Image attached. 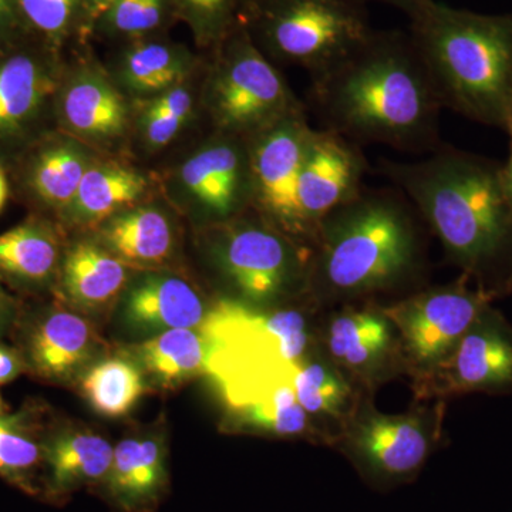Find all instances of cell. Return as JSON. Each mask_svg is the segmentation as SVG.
Returning <instances> with one entry per match:
<instances>
[{
    "label": "cell",
    "instance_id": "1",
    "mask_svg": "<svg viewBox=\"0 0 512 512\" xmlns=\"http://www.w3.org/2000/svg\"><path fill=\"white\" fill-rule=\"evenodd\" d=\"M309 100L320 128L359 146L407 153L441 146L443 107L409 32L373 30L346 59L312 77Z\"/></svg>",
    "mask_w": 512,
    "mask_h": 512
},
{
    "label": "cell",
    "instance_id": "2",
    "mask_svg": "<svg viewBox=\"0 0 512 512\" xmlns=\"http://www.w3.org/2000/svg\"><path fill=\"white\" fill-rule=\"evenodd\" d=\"M463 275L491 298L512 292V201L503 164L441 144L412 163L382 160Z\"/></svg>",
    "mask_w": 512,
    "mask_h": 512
},
{
    "label": "cell",
    "instance_id": "3",
    "mask_svg": "<svg viewBox=\"0 0 512 512\" xmlns=\"http://www.w3.org/2000/svg\"><path fill=\"white\" fill-rule=\"evenodd\" d=\"M410 36L446 107L507 131L512 121V13L483 15L427 0Z\"/></svg>",
    "mask_w": 512,
    "mask_h": 512
},
{
    "label": "cell",
    "instance_id": "4",
    "mask_svg": "<svg viewBox=\"0 0 512 512\" xmlns=\"http://www.w3.org/2000/svg\"><path fill=\"white\" fill-rule=\"evenodd\" d=\"M416 210L397 188H365L330 214L312 244L311 295L346 299L403 284L421 264Z\"/></svg>",
    "mask_w": 512,
    "mask_h": 512
},
{
    "label": "cell",
    "instance_id": "5",
    "mask_svg": "<svg viewBox=\"0 0 512 512\" xmlns=\"http://www.w3.org/2000/svg\"><path fill=\"white\" fill-rule=\"evenodd\" d=\"M208 340L207 375L229 409L291 384L295 366L309 355L308 316L298 309L259 308L221 299L201 328Z\"/></svg>",
    "mask_w": 512,
    "mask_h": 512
},
{
    "label": "cell",
    "instance_id": "6",
    "mask_svg": "<svg viewBox=\"0 0 512 512\" xmlns=\"http://www.w3.org/2000/svg\"><path fill=\"white\" fill-rule=\"evenodd\" d=\"M256 46L311 77L328 72L373 32L360 0H248Z\"/></svg>",
    "mask_w": 512,
    "mask_h": 512
},
{
    "label": "cell",
    "instance_id": "7",
    "mask_svg": "<svg viewBox=\"0 0 512 512\" xmlns=\"http://www.w3.org/2000/svg\"><path fill=\"white\" fill-rule=\"evenodd\" d=\"M215 262L238 301L266 308L311 295L312 248L265 220H231L214 245Z\"/></svg>",
    "mask_w": 512,
    "mask_h": 512
},
{
    "label": "cell",
    "instance_id": "8",
    "mask_svg": "<svg viewBox=\"0 0 512 512\" xmlns=\"http://www.w3.org/2000/svg\"><path fill=\"white\" fill-rule=\"evenodd\" d=\"M443 403L404 414H384L360 400L336 443L366 483L392 490L419 476L440 441Z\"/></svg>",
    "mask_w": 512,
    "mask_h": 512
},
{
    "label": "cell",
    "instance_id": "9",
    "mask_svg": "<svg viewBox=\"0 0 512 512\" xmlns=\"http://www.w3.org/2000/svg\"><path fill=\"white\" fill-rule=\"evenodd\" d=\"M212 116L224 134L252 138L305 107L244 25L225 35L211 86Z\"/></svg>",
    "mask_w": 512,
    "mask_h": 512
},
{
    "label": "cell",
    "instance_id": "10",
    "mask_svg": "<svg viewBox=\"0 0 512 512\" xmlns=\"http://www.w3.org/2000/svg\"><path fill=\"white\" fill-rule=\"evenodd\" d=\"M470 284V278L461 274L453 284L414 293L382 308L399 333L407 373L414 382L430 375L493 305L494 298Z\"/></svg>",
    "mask_w": 512,
    "mask_h": 512
},
{
    "label": "cell",
    "instance_id": "11",
    "mask_svg": "<svg viewBox=\"0 0 512 512\" xmlns=\"http://www.w3.org/2000/svg\"><path fill=\"white\" fill-rule=\"evenodd\" d=\"M421 399L512 393V326L493 305L430 375L413 384Z\"/></svg>",
    "mask_w": 512,
    "mask_h": 512
},
{
    "label": "cell",
    "instance_id": "12",
    "mask_svg": "<svg viewBox=\"0 0 512 512\" xmlns=\"http://www.w3.org/2000/svg\"><path fill=\"white\" fill-rule=\"evenodd\" d=\"M369 163L359 144L313 128L296 185L299 234L312 248L320 225L365 190Z\"/></svg>",
    "mask_w": 512,
    "mask_h": 512
},
{
    "label": "cell",
    "instance_id": "13",
    "mask_svg": "<svg viewBox=\"0 0 512 512\" xmlns=\"http://www.w3.org/2000/svg\"><path fill=\"white\" fill-rule=\"evenodd\" d=\"M312 130L302 110L248 140L252 204L266 221L301 242L296 185Z\"/></svg>",
    "mask_w": 512,
    "mask_h": 512
},
{
    "label": "cell",
    "instance_id": "14",
    "mask_svg": "<svg viewBox=\"0 0 512 512\" xmlns=\"http://www.w3.org/2000/svg\"><path fill=\"white\" fill-rule=\"evenodd\" d=\"M326 356L353 383L376 389L407 373L399 333L382 308H348L332 316L323 332Z\"/></svg>",
    "mask_w": 512,
    "mask_h": 512
},
{
    "label": "cell",
    "instance_id": "15",
    "mask_svg": "<svg viewBox=\"0 0 512 512\" xmlns=\"http://www.w3.org/2000/svg\"><path fill=\"white\" fill-rule=\"evenodd\" d=\"M181 183L202 210L228 222L252 204L248 140L222 134L181 168Z\"/></svg>",
    "mask_w": 512,
    "mask_h": 512
},
{
    "label": "cell",
    "instance_id": "16",
    "mask_svg": "<svg viewBox=\"0 0 512 512\" xmlns=\"http://www.w3.org/2000/svg\"><path fill=\"white\" fill-rule=\"evenodd\" d=\"M101 485L114 512H153L168 488L164 444L157 439L120 441Z\"/></svg>",
    "mask_w": 512,
    "mask_h": 512
},
{
    "label": "cell",
    "instance_id": "17",
    "mask_svg": "<svg viewBox=\"0 0 512 512\" xmlns=\"http://www.w3.org/2000/svg\"><path fill=\"white\" fill-rule=\"evenodd\" d=\"M201 296L184 279L151 275L131 286L123 315L138 333H158L181 328H201L207 316Z\"/></svg>",
    "mask_w": 512,
    "mask_h": 512
},
{
    "label": "cell",
    "instance_id": "18",
    "mask_svg": "<svg viewBox=\"0 0 512 512\" xmlns=\"http://www.w3.org/2000/svg\"><path fill=\"white\" fill-rule=\"evenodd\" d=\"M90 323L73 312L55 311L37 320L26 340V365L43 379H70L96 350Z\"/></svg>",
    "mask_w": 512,
    "mask_h": 512
},
{
    "label": "cell",
    "instance_id": "19",
    "mask_svg": "<svg viewBox=\"0 0 512 512\" xmlns=\"http://www.w3.org/2000/svg\"><path fill=\"white\" fill-rule=\"evenodd\" d=\"M114 448L103 437L67 433L43 447L47 493L64 498L83 487L103 484L113 463Z\"/></svg>",
    "mask_w": 512,
    "mask_h": 512
},
{
    "label": "cell",
    "instance_id": "20",
    "mask_svg": "<svg viewBox=\"0 0 512 512\" xmlns=\"http://www.w3.org/2000/svg\"><path fill=\"white\" fill-rule=\"evenodd\" d=\"M291 384L296 400L316 421L332 420L342 427L360 402L352 380L326 355L309 353L293 369Z\"/></svg>",
    "mask_w": 512,
    "mask_h": 512
},
{
    "label": "cell",
    "instance_id": "21",
    "mask_svg": "<svg viewBox=\"0 0 512 512\" xmlns=\"http://www.w3.org/2000/svg\"><path fill=\"white\" fill-rule=\"evenodd\" d=\"M126 281L123 261L89 242L77 244L64 261V291L74 303L86 308H101L113 301Z\"/></svg>",
    "mask_w": 512,
    "mask_h": 512
},
{
    "label": "cell",
    "instance_id": "22",
    "mask_svg": "<svg viewBox=\"0 0 512 512\" xmlns=\"http://www.w3.org/2000/svg\"><path fill=\"white\" fill-rule=\"evenodd\" d=\"M111 254L131 264L163 262L173 249V227L156 208H137L111 218L101 232Z\"/></svg>",
    "mask_w": 512,
    "mask_h": 512
},
{
    "label": "cell",
    "instance_id": "23",
    "mask_svg": "<svg viewBox=\"0 0 512 512\" xmlns=\"http://www.w3.org/2000/svg\"><path fill=\"white\" fill-rule=\"evenodd\" d=\"M229 410L234 414V423L245 430L279 437H303L330 446L335 444L328 431L316 426V420L303 410L289 383Z\"/></svg>",
    "mask_w": 512,
    "mask_h": 512
},
{
    "label": "cell",
    "instance_id": "24",
    "mask_svg": "<svg viewBox=\"0 0 512 512\" xmlns=\"http://www.w3.org/2000/svg\"><path fill=\"white\" fill-rule=\"evenodd\" d=\"M208 340L200 328L158 333L138 346L141 365L164 386L207 375Z\"/></svg>",
    "mask_w": 512,
    "mask_h": 512
},
{
    "label": "cell",
    "instance_id": "25",
    "mask_svg": "<svg viewBox=\"0 0 512 512\" xmlns=\"http://www.w3.org/2000/svg\"><path fill=\"white\" fill-rule=\"evenodd\" d=\"M63 116L77 133L110 138L126 127L127 110L109 83L89 76L76 80L64 94Z\"/></svg>",
    "mask_w": 512,
    "mask_h": 512
},
{
    "label": "cell",
    "instance_id": "26",
    "mask_svg": "<svg viewBox=\"0 0 512 512\" xmlns=\"http://www.w3.org/2000/svg\"><path fill=\"white\" fill-rule=\"evenodd\" d=\"M59 262V245L52 231L25 224L0 235V274L20 284L46 282Z\"/></svg>",
    "mask_w": 512,
    "mask_h": 512
},
{
    "label": "cell",
    "instance_id": "27",
    "mask_svg": "<svg viewBox=\"0 0 512 512\" xmlns=\"http://www.w3.org/2000/svg\"><path fill=\"white\" fill-rule=\"evenodd\" d=\"M52 89V80L32 57L19 55L0 64V134L19 130Z\"/></svg>",
    "mask_w": 512,
    "mask_h": 512
},
{
    "label": "cell",
    "instance_id": "28",
    "mask_svg": "<svg viewBox=\"0 0 512 512\" xmlns=\"http://www.w3.org/2000/svg\"><path fill=\"white\" fill-rule=\"evenodd\" d=\"M146 180L117 164L89 168L70 207L76 220L101 221L143 195Z\"/></svg>",
    "mask_w": 512,
    "mask_h": 512
},
{
    "label": "cell",
    "instance_id": "29",
    "mask_svg": "<svg viewBox=\"0 0 512 512\" xmlns=\"http://www.w3.org/2000/svg\"><path fill=\"white\" fill-rule=\"evenodd\" d=\"M82 390L97 413L107 417L123 416L143 396V373L130 360L111 357L86 373Z\"/></svg>",
    "mask_w": 512,
    "mask_h": 512
},
{
    "label": "cell",
    "instance_id": "30",
    "mask_svg": "<svg viewBox=\"0 0 512 512\" xmlns=\"http://www.w3.org/2000/svg\"><path fill=\"white\" fill-rule=\"evenodd\" d=\"M188 56L180 47L148 42L131 47L123 60L124 83L133 92H167L178 86L188 72Z\"/></svg>",
    "mask_w": 512,
    "mask_h": 512
},
{
    "label": "cell",
    "instance_id": "31",
    "mask_svg": "<svg viewBox=\"0 0 512 512\" xmlns=\"http://www.w3.org/2000/svg\"><path fill=\"white\" fill-rule=\"evenodd\" d=\"M87 170L86 157L77 148L52 147L37 160L33 187L47 204L70 207Z\"/></svg>",
    "mask_w": 512,
    "mask_h": 512
},
{
    "label": "cell",
    "instance_id": "32",
    "mask_svg": "<svg viewBox=\"0 0 512 512\" xmlns=\"http://www.w3.org/2000/svg\"><path fill=\"white\" fill-rule=\"evenodd\" d=\"M43 458L32 434L18 417L0 416V476L26 491H35L33 471Z\"/></svg>",
    "mask_w": 512,
    "mask_h": 512
},
{
    "label": "cell",
    "instance_id": "33",
    "mask_svg": "<svg viewBox=\"0 0 512 512\" xmlns=\"http://www.w3.org/2000/svg\"><path fill=\"white\" fill-rule=\"evenodd\" d=\"M165 0H114L106 13L111 29L126 36L144 35L163 22Z\"/></svg>",
    "mask_w": 512,
    "mask_h": 512
},
{
    "label": "cell",
    "instance_id": "34",
    "mask_svg": "<svg viewBox=\"0 0 512 512\" xmlns=\"http://www.w3.org/2000/svg\"><path fill=\"white\" fill-rule=\"evenodd\" d=\"M26 19L40 32L59 36L72 19L76 0H19Z\"/></svg>",
    "mask_w": 512,
    "mask_h": 512
},
{
    "label": "cell",
    "instance_id": "35",
    "mask_svg": "<svg viewBox=\"0 0 512 512\" xmlns=\"http://www.w3.org/2000/svg\"><path fill=\"white\" fill-rule=\"evenodd\" d=\"M183 3L204 32L227 35L238 0H183Z\"/></svg>",
    "mask_w": 512,
    "mask_h": 512
},
{
    "label": "cell",
    "instance_id": "36",
    "mask_svg": "<svg viewBox=\"0 0 512 512\" xmlns=\"http://www.w3.org/2000/svg\"><path fill=\"white\" fill-rule=\"evenodd\" d=\"M184 123V120L148 107L141 119V130L148 146L160 148L174 140Z\"/></svg>",
    "mask_w": 512,
    "mask_h": 512
},
{
    "label": "cell",
    "instance_id": "37",
    "mask_svg": "<svg viewBox=\"0 0 512 512\" xmlns=\"http://www.w3.org/2000/svg\"><path fill=\"white\" fill-rule=\"evenodd\" d=\"M150 109L187 121L192 110L191 93L184 87L175 86L153 101L150 104Z\"/></svg>",
    "mask_w": 512,
    "mask_h": 512
},
{
    "label": "cell",
    "instance_id": "38",
    "mask_svg": "<svg viewBox=\"0 0 512 512\" xmlns=\"http://www.w3.org/2000/svg\"><path fill=\"white\" fill-rule=\"evenodd\" d=\"M26 360L19 352L0 343V384L12 382L26 369Z\"/></svg>",
    "mask_w": 512,
    "mask_h": 512
},
{
    "label": "cell",
    "instance_id": "39",
    "mask_svg": "<svg viewBox=\"0 0 512 512\" xmlns=\"http://www.w3.org/2000/svg\"><path fill=\"white\" fill-rule=\"evenodd\" d=\"M13 316H15V303L0 286V332L8 328L13 320Z\"/></svg>",
    "mask_w": 512,
    "mask_h": 512
},
{
    "label": "cell",
    "instance_id": "40",
    "mask_svg": "<svg viewBox=\"0 0 512 512\" xmlns=\"http://www.w3.org/2000/svg\"><path fill=\"white\" fill-rule=\"evenodd\" d=\"M360 2H380L384 3V5L393 6V8L402 10L403 13H406L407 18L410 15H413L420 6H423L427 0H360Z\"/></svg>",
    "mask_w": 512,
    "mask_h": 512
},
{
    "label": "cell",
    "instance_id": "41",
    "mask_svg": "<svg viewBox=\"0 0 512 512\" xmlns=\"http://www.w3.org/2000/svg\"><path fill=\"white\" fill-rule=\"evenodd\" d=\"M505 133L510 138V154H508L507 163L503 164V174L505 187H507L508 195H510L512 201V121Z\"/></svg>",
    "mask_w": 512,
    "mask_h": 512
},
{
    "label": "cell",
    "instance_id": "42",
    "mask_svg": "<svg viewBox=\"0 0 512 512\" xmlns=\"http://www.w3.org/2000/svg\"><path fill=\"white\" fill-rule=\"evenodd\" d=\"M94 15H106L114 0H87Z\"/></svg>",
    "mask_w": 512,
    "mask_h": 512
},
{
    "label": "cell",
    "instance_id": "43",
    "mask_svg": "<svg viewBox=\"0 0 512 512\" xmlns=\"http://www.w3.org/2000/svg\"><path fill=\"white\" fill-rule=\"evenodd\" d=\"M13 0H0V30L5 28L12 13Z\"/></svg>",
    "mask_w": 512,
    "mask_h": 512
},
{
    "label": "cell",
    "instance_id": "44",
    "mask_svg": "<svg viewBox=\"0 0 512 512\" xmlns=\"http://www.w3.org/2000/svg\"><path fill=\"white\" fill-rule=\"evenodd\" d=\"M9 194L8 178H6L5 171L0 167V211L5 207L6 198Z\"/></svg>",
    "mask_w": 512,
    "mask_h": 512
},
{
    "label": "cell",
    "instance_id": "45",
    "mask_svg": "<svg viewBox=\"0 0 512 512\" xmlns=\"http://www.w3.org/2000/svg\"><path fill=\"white\" fill-rule=\"evenodd\" d=\"M0 412H2V397H0Z\"/></svg>",
    "mask_w": 512,
    "mask_h": 512
}]
</instances>
